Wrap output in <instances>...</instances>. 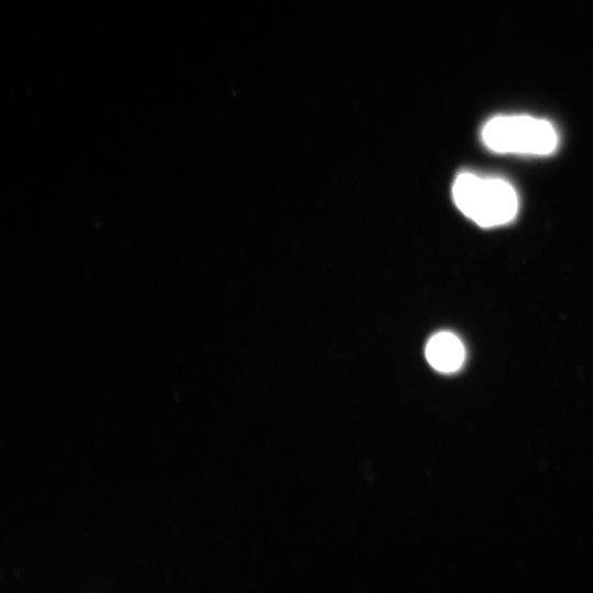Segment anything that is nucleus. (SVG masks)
Wrapping results in <instances>:
<instances>
[{
  "label": "nucleus",
  "mask_w": 593,
  "mask_h": 593,
  "mask_svg": "<svg viewBox=\"0 0 593 593\" xmlns=\"http://www.w3.org/2000/svg\"><path fill=\"white\" fill-rule=\"evenodd\" d=\"M457 208L483 227L511 222L518 210V198L510 182L501 178L459 174L452 184Z\"/></svg>",
  "instance_id": "obj_1"
},
{
  "label": "nucleus",
  "mask_w": 593,
  "mask_h": 593,
  "mask_svg": "<svg viewBox=\"0 0 593 593\" xmlns=\"http://www.w3.org/2000/svg\"><path fill=\"white\" fill-rule=\"evenodd\" d=\"M481 136L497 153L548 155L558 145L552 124L528 115L495 116L484 124Z\"/></svg>",
  "instance_id": "obj_2"
},
{
  "label": "nucleus",
  "mask_w": 593,
  "mask_h": 593,
  "mask_svg": "<svg viewBox=\"0 0 593 593\" xmlns=\"http://www.w3.org/2000/svg\"><path fill=\"white\" fill-rule=\"evenodd\" d=\"M425 355L429 365L440 372L457 371L465 360V347L452 333L440 332L430 337Z\"/></svg>",
  "instance_id": "obj_3"
}]
</instances>
